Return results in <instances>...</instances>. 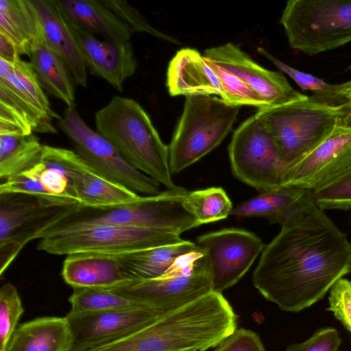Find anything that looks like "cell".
I'll return each mask as SVG.
<instances>
[{"instance_id": "32", "label": "cell", "mask_w": 351, "mask_h": 351, "mask_svg": "<svg viewBox=\"0 0 351 351\" xmlns=\"http://www.w3.org/2000/svg\"><path fill=\"white\" fill-rule=\"evenodd\" d=\"M316 204L323 210L351 208V154L312 191Z\"/></svg>"}, {"instance_id": "8", "label": "cell", "mask_w": 351, "mask_h": 351, "mask_svg": "<svg viewBox=\"0 0 351 351\" xmlns=\"http://www.w3.org/2000/svg\"><path fill=\"white\" fill-rule=\"evenodd\" d=\"M109 289L164 313L173 311L213 291L206 253L198 245L178 258L162 276L131 280Z\"/></svg>"}, {"instance_id": "16", "label": "cell", "mask_w": 351, "mask_h": 351, "mask_svg": "<svg viewBox=\"0 0 351 351\" xmlns=\"http://www.w3.org/2000/svg\"><path fill=\"white\" fill-rule=\"evenodd\" d=\"M65 19L80 48L86 69L90 73L122 91L125 81L134 75L138 66L130 42L116 43L100 40L92 32L66 17Z\"/></svg>"}, {"instance_id": "13", "label": "cell", "mask_w": 351, "mask_h": 351, "mask_svg": "<svg viewBox=\"0 0 351 351\" xmlns=\"http://www.w3.org/2000/svg\"><path fill=\"white\" fill-rule=\"evenodd\" d=\"M204 56L242 80L262 98L268 107L308 97L295 90L281 72L262 67L233 43H227L206 49Z\"/></svg>"}, {"instance_id": "3", "label": "cell", "mask_w": 351, "mask_h": 351, "mask_svg": "<svg viewBox=\"0 0 351 351\" xmlns=\"http://www.w3.org/2000/svg\"><path fill=\"white\" fill-rule=\"evenodd\" d=\"M95 121L96 131L128 163L167 189L178 187L171 177L168 145L138 102L114 96L95 113Z\"/></svg>"}, {"instance_id": "25", "label": "cell", "mask_w": 351, "mask_h": 351, "mask_svg": "<svg viewBox=\"0 0 351 351\" xmlns=\"http://www.w3.org/2000/svg\"><path fill=\"white\" fill-rule=\"evenodd\" d=\"M197 247L196 243L184 240L175 244L112 255L130 281L148 280L162 276L178 258Z\"/></svg>"}, {"instance_id": "1", "label": "cell", "mask_w": 351, "mask_h": 351, "mask_svg": "<svg viewBox=\"0 0 351 351\" xmlns=\"http://www.w3.org/2000/svg\"><path fill=\"white\" fill-rule=\"evenodd\" d=\"M351 271V243L311 193L263 249L255 288L281 310L297 313L322 299Z\"/></svg>"}, {"instance_id": "15", "label": "cell", "mask_w": 351, "mask_h": 351, "mask_svg": "<svg viewBox=\"0 0 351 351\" xmlns=\"http://www.w3.org/2000/svg\"><path fill=\"white\" fill-rule=\"evenodd\" d=\"M351 154V123L341 124L285 167L281 186L312 191Z\"/></svg>"}, {"instance_id": "38", "label": "cell", "mask_w": 351, "mask_h": 351, "mask_svg": "<svg viewBox=\"0 0 351 351\" xmlns=\"http://www.w3.org/2000/svg\"><path fill=\"white\" fill-rule=\"evenodd\" d=\"M327 310L351 333V280L342 278L330 289Z\"/></svg>"}, {"instance_id": "34", "label": "cell", "mask_w": 351, "mask_h": 351, "mask_svg": "<svg viewBox=\"0 0 351 351\" xmlns=\"http://www.w3.org/2000/svg\"><path fill=\"white\" fill-rule=\"evenodd\" d=\"M24 312L16 288L10 282L0 289V351H5Z\"/></svg>"}, {"instance_id": "39", "label": "cell", "mask_w": 351, "mask_h": 351, "mask_svg": "<svg viewBox=\"0 0 351 351\" xmlns=\"http://www.w3.org/2000/svg\"><path fill=\"white\" fill-rule=\"evenodd\" d=\"M341 343L337 329L327 327L317 330L303 342L289 345L285 351H338Z\"/></svg>"}, {"instance_id": "29", "label": "cell", "mask_w": 351, "mask_h": 351, "mask_svg": "<svg viewBox=\"0 0 351 351\" xmlns=\"http://www.w3.org/2000/svg\"><path fill=\"white\" fill-rule=\"evenodd\" d=\"M34 132L56 134L57 130L0 80V135H29Z\"/></svg>"}, {"instance_id": "37", "label": "cell", "mask_w": 351, "mask_h": 351, "mask_svg": "<svg viewBox=\"0 0 351 351\" xmlns=\"http://www.w3.org/2000/svg\"><path fill=\"white\" fill-rule=\"evenodd\" d=\"M101 1L128 26L133 33L135 32H144L167 42L178 43L175 38L153 27L138 10L130 5L128 1L123 0Z\"/></svg>"}, {"instance_id": "2", "label": "cell", "mask_w": 351, "mask_h": 351, "mask_svg": "<svg viewBox=\"0 0 351 351\" xmlns=\"http://www.w3.org/2000/svg\"><path fill=\"white\" fill-rule=\"evenodd\" d=\"M237 315L212 291L127 336L84 351H206L237 329Z\"/></svg>"}, {"instance_id": "35", "label": "cell", "mask_w": 351, "mask_h": 351, "mask_svg": "<svg viewBox=\"0 0 351 351\" xmlns=\"http://www.w3.org/2000/svg\"><path fill=\"white\" fill-rule=\"evenodd\" d=\"M206 59L219 80L223 90L221 99L230 104L239 107L248 106L256 107L258 109L268 107L262 98L242 80L215 64L206 58Z\"/></svg>"}, {"instance_id": "14", "label": "cell", "mask_w": 351, "mask_h": 351, "mask_svg": "<svg viewBox=\"0 0 351 351\" xmlns=\"http://www.w3.org/2000/svg\"><path fill=\"white\" fill-rule=\"evenodd\" d=\"M165 313L156 308L143 307L84 315L67 314L74 338L72 351H84L122 338Z\"/></svg>"}, {"instance_id": "26", "label": "cell", "mask_w": 351, "mask_h": 351, "mask_svg": "<svg viewBox=\"0 0 351 351\" xmlns=\"http://www.w3.org/2000/svg\"><path fill=\"white\" fill-rule=\"evenodd\" d=\"M0 31L15 43L21 56H29L32 44L44 38L32 0H0Z\"/></svg>"}, {"instance_id": "27", "label": "cell", "mask_w": 351, "mask_h": 351, "mask_svg": "<svg viewBox=\"0 0 351 351\" xmlns=\"http://www.w3.org/2000/svg\"><path fill=\"white\" fill-rule=\"evenodd\" d=\"M29 58L42 88L66 104L67 107L75 106L71 75L64 62L47 45L45 38L32 44Z\"/></svg>"}, {"instance_id": "6", "label": "cell", "mask_w": 351, "mask_h": 351, "mask_svg": "<svg viewBox=\"0 0 351 351\" xmlns=\"http://www.w3.org/2000/svg\"><path fill=\"white\" fill-rule=\"evenodd\" d=\"M239 108L213 96L186 97L168 145L171 173L182 171L216 148L232 130Z\"/></svg>"}, {"instance_id": "36", "label": "cell", "mask_w": 351, "mask_h": 351, "mask_svg": "<svg viewBox=\"0 0 351 351\" xmlns=\"http://www.w3.org/2000/svg\"><path fill=\"white\" fill-rule=\"evenodd\" d=\"M258 51L273 62L280 71L289 76L302 90L313 92V99L326 103L335 84L285 64L263 47H258Z\"/></svg>"}, {"instance_id": "24", "label": "cell", "mask_w": 351, "mask_h": 351, "mask_svg": "<svg viewBox=\"0 0 351 351\" xmlns=\"http://www.w3.org/2000/svg\"><path fill=\"white\" fill-rule=\"evenodd\" d=\"M311 193V190L280 186L241 202L233 208L230 215L264 217L282 226L297 213Z\"/></svg>"}, {"instance_id": "30", "label": "cell", "mask_w": 351, "mask_h": 351, "mask_svg": "<svg viewBox=\"0 0 351 351\" xmlns=\"http://www.w3.org/2000/svg\"><path fill=\"white\" fill-rule=\"evenodd\" d=\"M43 145L34 134L0 135V178L4 180L41 159Z\"/></svg>"}, {"instance_id": "23", "label": "cell", "mask_w": 351, "mask_h": 351, "mask_svg": "<svg viewBox=\"0 0 351 351\" xmlns=\"http://www.w3.org/2000/svg\"><path fill=\"white\" fill-rule=\"evenodd\" d=\"M68 19L106 40L130 42L133 32L101 0H54Z\"/></svg>"}, {"instance_id": "10", "label": "cell", "mask_w": 351, "mask_h": 351, "mask_svg": "<svg viewBox=\"0 0 351 351\" xmlns=\"http://www.w3.org/2000/svg\"><path fill=\"white\" fill-rule=\"evenodd\" d=\"M58 126L74 151L107 178L140 195L161 193L160 184L128 163L106 138L85 123L75 106L66 107Z\"/></svg>"}, {"instance_id": "7", "label": "cell", "mask_w": 351, "mask_h": 351, "mask_svg": "<svg viewBox=\"0 0 351 351\" xmlns=\"http://www.w3.org/2000/svg\"><path fill=\"white\" fill-rule=\"evenodd\" d=\"M291 47L313 56L351 43V0H289L280 21Z\"/></svg>"}, {"instance_id": "20", "label": "cell", "mask_w": 351, "mask_h": 351, "mask_svg": "<svg viewBox=\"0 0 351 351\" xmlns=\"http://www.w3.org/2000/svg\"><path fill=\"white\" fill-rule=\"evenodd\" d=\"M45 40L67 67L74 82L88 84L87 69L68 23L54 0H32Z\"/></svg>"}, {"instance_id": "9", "label": "cell", "mask_w": 351, "mask_h": 351, "mask_svg": "<svg viewBox=\"0 0 351 351\" xmlns=\"http://www.w3.org/2000/svg\"><path fill=\"white\" fill-rule=\"evenodd\" d=\"M183 241L180 234L163 230L91 224L46 236L40 239L37 248L54 255L81 252L117 254Z\"/></svg>"}, {"instance_id": "40", "label": "cell", "mask_w": 351, "mask_h": 351, "mask_svg": "<svg viewBox=\"0 0 351 351\" xmlns=\"http://www.w3.org/2000/svg\"><path fill=\"white\" fill-rule=\"evenodd\" d=\"M213 351H267L259 335L245 329H236L219 343Z\"/></svg>"}, {"instance_id": "11", "label": "cell", "mask_w": 351, "mask_h": 351, "mask_svg": "<svg viewBox=\"0 0 351 351\" xmlns=\"http://www.w3.org/2000/svg\"><path fill=\"white\" fill-rule=\"evenodd\" d=\"M228 153L232 172L240 181L260 193L281 186L287 165L256 112L234 130Z\"/></svg>"}, {"instance_id": "19", "label": "cell", "mask_w": 351, "mask_h": 351, "mask_svg": "<svg viewBox=\"0 0 351 351\" xmlns=\"http://www.w3.org/2000/svg\"><path fill=\"white\" fill-rule=\"evenodd\" d=\"M167 86L171 96L218 95L223 97L219 80L204 55L191 48L179 50L170 61Z\"/></svg>"}, {"instance_id": "28", "label": "cell", "mask_w": 351, "mask_h": 351, "mask_svg": "<svg viewBox=\"0 0 351 351\" xmlns=\"http://www.w3.org/2000/svg\"><path fill=\"white\" fill-rule=\"evenodd\" d=\"M0 80L35 112L53 121L61 118L52 108L30 63L21 58L9 62L0 58Z\"/></svg>"}, {"instance_id": "42", "label": "cell", "mask_w": 351, "mask_h": 351, "mask_svg": "<svg viewBox=\"0 0 351 351\" xmlns=\"http://www.w3.org/2000/svg\"><path fill=\"white\" fill-rule=\"evenodd\" d=\"M0 58L14 62L21 58L15 43L3 32L0 31Z\"/></svg>"}, {"instance_id": "21", "label": "cell", "mask_w": 351, "mask_h": 351, "mask_svg": "<svg viewBox=\"0 0 351 351\" xmlns=\"http://www.w3.org/2000/svg\"><path fill=\"white\" fill-rule=\"evenodd\" d=\"M62 276L73 289H110L130 281L113 255L94 252L67 255Z\"/></svg>"}, {"instance_id": "41", "label": "cell", "mask_w": 351, "mask_h": 351, "mask_svg": "<svg viewBox=\"0 0 351 351\" xmlns=\"http://www.w3.org/2000/svg\"><path fill=\"white\" fill-rule=\"evenodd\" d=\"M326 102L332 104H346L351 110V80L335 84Z\"/></svg>"}, {"instance_id": "12", "label": "cell", "mask_w": 351, "mask_h": 351, "mask_svg": "<svg viewBox=\"0 0 351 351\" xmlns=\"http://www.w3.org/2000/svg\"><path fill=\"white\" fill-rule=\"evenodd\" d=\"M197 245L206 253L213 291L219 293L238 282L265 248L256 234L238 228L202 234Z\"/></svg>"}, {"instance_id": "18", "label": "cell", "mask_w": 351, "mask_h": 351, "mask_svg": "<svg viewBox=\"0 0 351 351\" xmlns=\"http://www.w3.org/2000/svg\"><path fill=\"white\" fill-rule=\"evenodd\" d=\"M71 206H51L24 193L0 194V241L12 234L27 241L38 239Z\"/></svg>"}, {"instance_id": "17", "label": "cell", "mask_w": 351, "mask_h": 351, "mask_svg": "<svg viewBox=\"0 0 351 351\" xmlns=\"http://www.w3.org/2000/svg\"><path fill=\"white\" fill-rule=\"evenodd\" d=\"M55 151L81 206L111 207L134 202L141 196L99 173L74 150L55 147Z\"/></svg>"}, {"instance_id": "5", "label": "cell", "mask_w": 351, "mask_h": 351, "mask_svg": "<svg viewBox=\"0 0 351 351\" xmlns=\"http://www.w3.org/2000/svg\"><path fill=\"white\" fill-rule=\"evenodd\" d=\"M256 113L287 165L304 155L337 126L351 123V110L346 104H328L308 96L258 109Z\"/></svg>"}, {"instance_id": "33", "label": "cell", "mask_w": 351, "mask_h": 351, "mask_svg": "<svg viewBox=\"0 0 351 351\" xmlns=\"http://www.w3.org/2000/svg\"><path fill=\"white\" fill-rule=\"evenodd\" d=\"M184 205L200 226L224 219L233 209L230 199L221 187L187 191Z\"/></svg>"}, {"instance_id": "22", "label": "cell", "mask_w": 351, "mask_h": 351, "mask_svg": "<svg viewBox=\"0 0 351 351\" xmlns=\"http://www.w3.org/2000/svg\"><path fill=\"white\" fill-rule=\"evenodd\" d=\"M73 343L66 316L41 317L19 325L5 351H72Z\"/></svg>"}, {"instance_id": "4", "label": "cell", "mask_w": 351, "mask_h": 351, "mask_svg": "<svg viewBox=\"0 0 351 351\" xmlns=\"http://www.w3.org/2000/svg\"><path fill=\"white\" fill-rule=\"evenodd\" d=\"M187 191L178 186L155 195H141L134 202L111 207L90 208L75 204L45 230L40 239L67 229L91 224L153 229L180 235L200 226L184 205Z\"/></svg>"}, {"instance_id": "31", "label": "cell", "mask_w": 351, "mask_h": 351, "mask_svg": "<svg viewBox=\"0 0 351 351\" xmlns=\"http://www.w3.org/2000/svg\"><path fill=\"white\" fill-rule=\"evenodd\" d=\"M69 302L71 310L68 314L71 315L149 307L138 300L113 290L103 288L73 289L72 294L69 298Z\"/></svg>"}]
</instances>
